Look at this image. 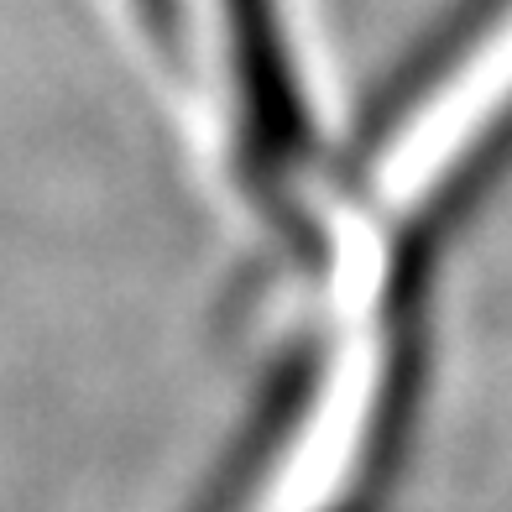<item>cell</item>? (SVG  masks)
Instances as JSON below:
<instances>
[{"mask_svg": "<svg viewBox=\"0 0 512 512\" xmlns=\"http://www.w3.org/2000/svg\"><path fill=\"white\" fill-rule=\"evenodd\" d=\"M168 74H209L230 168L262 225L288 220L324 168L283 0H121Z\"/></svg>", "mask_w": 512, "mask_h": 512, "instance_id": "1", "label": "cell"}]
</instances>
